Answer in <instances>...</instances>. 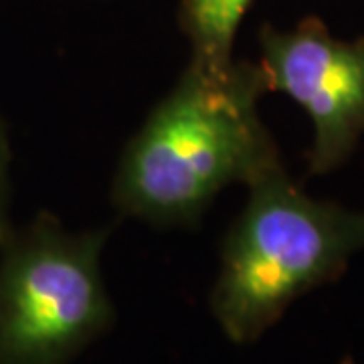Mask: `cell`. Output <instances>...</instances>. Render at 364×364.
I'll list each match as a JSON object with an SVG mask.
<instances>
[{"mask_svg": "<svg viewBox=\"0 0 364 364\" xmlns=\"http://www.w3.org/2000/svg\"><path fill=\"white\" fill-rule=\"evenodd\" d=\"M267 81L259 63L221 73L188 63L119 160L112 198L122 215L170 227L196 225L233 182L284 166L259 117Z\"/></svg>", "mask_w": 364, "mask_h": 364, "instance_id": "obj_1", "label": "cell"}, {"mask_svg": "<svg viewBox=\"0 0 364 364\" xmlns=\"http://www.w3.org/2000/svg\"><path fill=\"white\" fill-rule=\"evenodd\" d=\"M107 229L69 233L49 213L0 243V364H69L114 324L100 257Z\"/></svg>", "mask_w": 364, "mask_h": 364, "instance_id": "obj_3", "label": "cell"}, {"mask_svg": "<svg viewBox=\"0 0 364 364\" xmlns=\"http://www.w3.org/2000/svg\"><path fill=\"white\" fill-rule=\"evenodd\" d=\"M259 67L267 91H282L314 124L310 172L338 168L364 134V37L340 41L308 16L291 31L263 25Z\"/></svg>", "mask_w": 364, "mask_h": 364, "instance_id": "obj_4", "label": "cell"}, {"mask_svg": "<svg viewBox=\"0 0 364 364\" xmlns=\"http://www.w3.org/2000/svg\"><path fill=\"white\" fill-rule=\"evenodd\" d=\"M253 0H182L178 11L184 37L191 43V63L210 73L233 65V45Z\"/></svg>", "mask_w": 364, "mask_h": 364, "instance_id": "obj_5", "label": "cell"}, {"mask_svg": "<svg viewBox=\"0 0 364 364\" xmlns=\"http://www.w3.org/2000/svg\"><path fill=\"white\" fill-rule=\"evenodd\" d=\"M9 164H11V146L4 122L0 117V243L11 233L9 223Z\"/></svg>", "mask_w": 364, "mask_h": 364, "instance_id": "obj_6", "label": "cell"}, {"mask_svg": "<svg viewBox=\"0 0 364 364\" xmlns=\"http://www.w3.org/2000/svg\"><path fill=\"white\" fill-rule=\"evenodd\" d=\"M364 247V213L314 200L284 166L249 184L225 237L210 310L225 336L251 344L299 296L334 282Z\"/></svg>", "mask_w": 364, "mask_h": 364, "instance_id": "obj_2", "label": "cell"}]
</instances>
